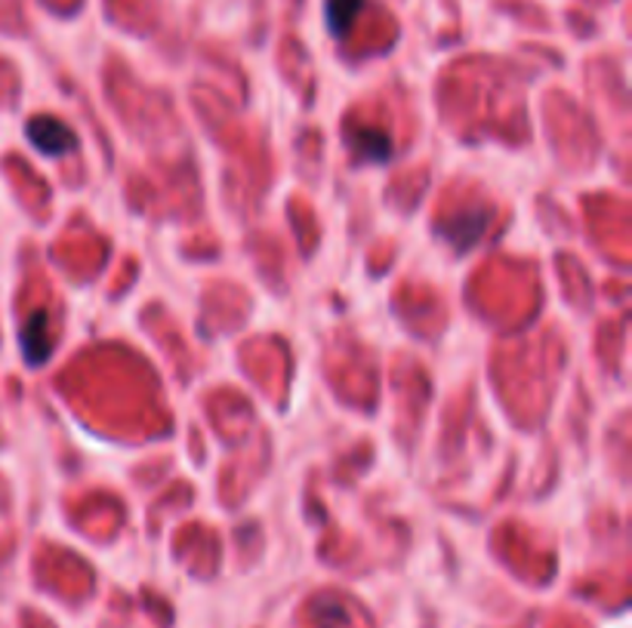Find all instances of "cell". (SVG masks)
<instances>
[{"label": "cell", "mask_w": 632, "mask_h": 628, "mask_svg": "<svg viewBox=\"0 0 632 628\" xmlns=\"http://www.w3.org/2000/svg\"><path fill=\"white\" fill-rule=\"evenodd\" d=\"M25 133H29V143L46 157H62L65 151L77 148V133L56 117H31Z\"/></svg>", "instance_id": "cell-1"}, {"label": "cell", "mask_w": 632, "mask_h": 628, "mask_svg": "<svg viewBox=\"0 0 632 628\" xmlns=\"http://www.w3.org/2000/svg\"><path fill=\"white\" fill-rule=\"evenodd\" d=\"M19 339H22V355L29 360V367H41L43 360L50 357L53 352V336H50V314L43 312H34L22 324V333H19Z\"/></svg>", "instance_id": "cell-3"}, {"label": "cell", "mask_w": 632, "mask_h": 628, "mask_svg": "<svg viewBox=\"0 0 632 628\" xmlns=\"http://www.w3.org/2000/svg\"><path fill=\"white\" fill-rule=\"evenodd\" d=\"M364 0H324V19L333 38H345L352 22L359 19Z\"/></svg>", "instance_id": "cell-5"}, {"label": "cell", "mask_w": 632, "mask_h": 628, "mask_svg": "<svg viewBox=\"0 0 632 628\" xmlns=\"http://www.w3.org/2000/svg\"><path fill=\"white\" fill-rule=\"evenodd\" d=\"M352 148L359 151L361 160H371V164H383L392 157V139H388L383 129L361 127L352 133Z\"/></svg>", "instance_id": "cell-4"}, {"label": "cell", "mask_w": 632, "mask_h": 628, "mask_svg": "<svg viewBox=\"0 0 632 628\" xmlns=\"http://www.w3.org/2000/svg\"><path fill=\"white\" fill-rule=\"evenodd\" d=\"M488 222H490V210L475 207V210H463V213H457L450 222H442V226H438V234H442L454 250H469V247H475L478 238L485 234Z\"/></svg>", "instance_id": "cell-2"}]
</instances>
